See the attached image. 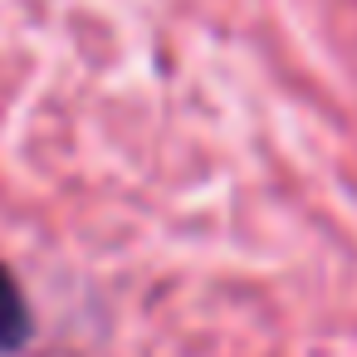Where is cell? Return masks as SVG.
Instances as JSON below:
<instances>
[{
  "label": "cell",
  "instance_id": "6da1fadb",
  "mask_svg": "<svg viewBox=\"0 0 357 357\" xmlns=\"http://www.w3.org/2000/svg\"><path fill=\"white\" fill-rule=\"evenodd\" d=\"M30 342V308L20 284L10 279V269L0 264V352H15Z\"/></svg>",
  "mask_w": 357,
  "mask_h": 357
}]
</instances>
